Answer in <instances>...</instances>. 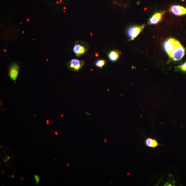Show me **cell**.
I'll return each instance as SVG.
<instances>
[{"label":"cell","mask_w":186,"mask_h":186,"mask_svg":"<svg viewBox=\"0 0 186 186\" xmlns=\"http://www.w3.org/2000/svg\"><path fill=\"white\" fill-rule=\"evenodd\" d=\"M3 145H1V147L2 148L3 147Z\"/></svg>","instance_id":"7402d4cb"},{"label":"cell","mask_w":186,"mask_h":186,"mask_svg":"<svg viewBox=\"0 0 186 186\" xmlns=\"http://www.w3.org/2000/svg\"><path fill=\"white\" fill-rule=\"evenodd\" d=\"M19 69V66L16 63L13 64L10 67L9 76L11 79L14 81L16 80L18 76Z\"/></svg>","instance_id":"ba28073f"},{"label":"cell","mask_w":186,"mask_h":186,"mask_svg":"<svg viewBox=\"0 0 186 186\" xmlns=\"http://www.w3.org/2000/svg\"><path fill=\"white\" fill-rule=\"evenodd\" d=\"M106 63V61L103 59H99L96 60L95 65L97 67L100 68L102 69L103 67L104 66Z\"/></svg>","instance_id":"8fae6325"},{"label":"cell","mask_w":186,"mask_h":186,"mask_svg":"<svg viewBox=\"0 0 186 186\" xmlns=\"http://www.w3.org/2000/svg\"><path fill=\"white\" fill-rule=\"evenodd\" d=\"M46 122H47V124L48 125L49 124V121L48 120H47V121H46Z\"/></svg>","instance_id":"e0dca14e"},{"label":"cell","mask_w":186,"mask_h":186,"mask_svg":"<svg viewBox=\"0 0 186 186\" xmlns=\"http://www.w3.org/2000/svg\"><path fill=\"white\" fill-rule=\"evenodd\" d=\"M55 134L57 135H58V132H55Z\"/></svg>","instance_id":"2e32d148"},{"label":"cell","mask_w":186,"mask_h":186,"mask_svg":"<svg viewBox=\"0 0 186 186\" xmlns=\"http://www.w3.org/2000/svg\"><path fill=\"white\" fill-rule=\"evenodd\" d=\"M105 142L106 143L107 142V141H106V139H105Z\"/></svg>","instance_id":"44dd1931"},{"label":"cell","mask_w":186,"mask_h":186,"mask_svg":"<svg viewBox=\"0 0 186 186\" xmlns=\"http://www.w3.org/2000/svg\"><path fill=\"white\" fill-rule=\"evenodd\" d=\"M182 71H183V72H186V62H185L183 64L178 67Z\"/></svg>","instance_id":"7c38bea8"},{"label":"cell","mask_w":186,"mask_h":186,"mask_svg":"<svg viewBox=\"0 0 186 186\" xmlns=\"http://www.w3.org/2000/svg\"><path fill=\"white\" fill-rule=\"evenodd\" d=\"M88 49L87 44L83 41H77L73 48V51L77 57L84 55Z\"/></svg>","instance_id":"3957f363"},{"label":"cell","mask_w":186,"mask_h":186,"mask_svg":"<svg viewBox=\"0 0 186 186\" xmlns=\"http://www.w3.org/2000/svg\"><path fill=\"white\" fill-rule=\"evenodd\" d=\"M179 43L177 40L174 38H169L165 42L163 45V47L169 57L170 56L178 44Z\"/></svg>","instance_id":"277c9868"},{"label":"cell","mask_w":186,"mask_h":186,"mask_svg":"<svg viewBox=\"0 0 186 186\" xmlns=\"http://www.w3.org/2000/svg\"><path fill=\"white\" fill-rule=\"evenodd\" d=\"M166 11H161L155 13L149 19L148 22L149 25H156L159 23L163 19L164 14Z\"/></svg>","instance_id":"52a82bcc"},{"label":"cell","mask_w":186,"mask_h":186,"mask_svg":"<svg viewBox=\"0 0 186 186\" xmlns=\"http://www.w3.org/2000/svg\"><path fill=\"white\" fill-rule=\"evenodd\" d=\"M4 161L5 162H7L8 161L7 159H5L4 160Z\"/></svg>","instance_id":"9a60e30c"},{"label":"cell","mask_w":186,"mask_h":186,"mask_svg":"<svg viewBox=\"0 0 186 186\" xmlns=\"http://www.w3.org/2000/svg\"><path fill=\"white\" fill-rule=\"evenodd\" d=\"M169 11L173 15L181 16L186 15V8L180 5H172L170 7Z\"/></svg>","instance_id":"8992f818"},{"label":"cell","mask_w":186,"mask_h":186,"mask_svg":"<svg viewBox=\"0 0 186 186\" xmlns=\"http://www.w3.org/2000/svg\"><path fill=\"white\" fill-rule=\"evenodd\" d=\"M69 165H70V164H67V166H69Z\"/></svg>","instance_id":"ffe728a7"},{"label":"cell","mask_w":186,"mask_h":186,"mask_svg":"<svg viewBox=\"0 0 186 186\" xmlns=\"http://www.w3.org/2000/svg\"><path fill=\"white\" fill-rule=\"evenodd\" d=\"M185 54V49L179 42L175 48L170 57L174 61H178L183 58Z\"/></svg>","instance_id":"7a4b0ae2"},{"label":"cell","mask_w":186,"mask_h":186,"mask_svg":"<svg viewBox=\"0 0 186 186\" xmlns=\"http://www.w3.org/2000/svg\"><path fill=\"white\" fill-rule=\"evenodd\" d=\"M145 24L140 26H135L130 27L127 30V34L129 41L134 40L144 29Z\"/></svg>","instance_id":"6da1fadb"},{"label":"cell","mask_w":186,"mask_h":186,"mask_svg":"<svg viewBox=\"0 0 186 186\" xmlns=\"http://www.w3.org/2000/svg\"><path fill=\"white\" fill-rule=\"evenodd\" d=\"M20 178L21 179V180H24V178L23 177H21Z\"/></svg>","instance_id":"ac0fdd59"},{"label":"cell","mask_w":186,"mask_h":186,"mask_svg":"<svg viewBox=\"0 0 186 186\" xmlns=\"http://www.w3.org/2000/svg\"><path fill=\"white\" fill-rule=\"evenodd\" d=\"M145 144L147 147L152 148H155L158 146L161 145L159 144L156 139L150 137L145 139Z\"/></svg>","instance_id":"9c48e42d"},{"label":"cell","mask_w":186,"mask_h":186,"mask_svg":"<svg viewBox=\"0 0 186 186\" xmlns=\"http://www.w3.org/2000/svg\"><path fill=\"white\" fill-rule=\"evenodd\" d=\"M10 156H7L6 157V159L8 160V161H9L10 159Z\"/></svg>","instance_id":"5bb4252c"},{"label":"cell","mask_w":186,"mask_h":186,"mask_svg":"<svg viewBox=\"0 0 186 186\" xmlns=\"http://www.w3.org/2000/svg\"><path fill=\"white\" fill-rule=\"evenodd\" d=\"M14 177H15V176H14V175H13H13H12V178H14Z\"/></svg>","instance_id":"d6986e66"},{"label":"cell","mask_w":186,"mask_h":186,"mask_svg":"<svg viewBox=\"0 0 186 186\" xmlns=\"http://www.w3.org/2000/svg\"><path fill=\"white\" fill-rule=\"evenodd\" d=\"M4 173V172H2V173H3H3Z\"/></svg>","instance_id":"603a6c76"},{"label":"cell","mask_w":186,"mask_h":186,"mask_svg":"<svg viewBox=\"0 0 186 186\" xmlns=\"http://www.w3.org/2000/svg\"><path fill=\"white\" fill-rule=\"evenodd\" d=\"M85 65L83 61L77 59H73L70 61L68 64V67L72 70L78 71Z\"/></svg>","instance_id":"5b68a950"},{"label":"cell","mask_w":186,"mask_h":186,"mask_svg":"<svg viewBox=\"0 0 186 186\" xmlns=\"http://www.w3.org/2000/svg\"><path fill=\"white\" fill-rule=\"evenodd\" d=\"M34 177L36 181V184L38 185L40 180V177L38 176V175H34Z\"/></svg>","instance_id":"4fadbf2b"},{"label":"cell","mask_w":186,"mask_h":186,"mask_svg":"<svg viewBox=\"0 0 186 186\" xmlns=\"http://www.w3.org/2000/svg\"><path fill=\"white\" fill-rule=\"evenodd\" d=\"M108 56L111 61L116 62L119 58V52L116 50L110 51L108 53Z\"/></svg>","instance_id":"30bf717a"}]
</instances>
